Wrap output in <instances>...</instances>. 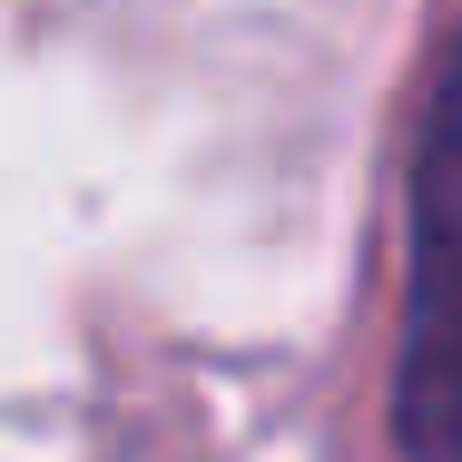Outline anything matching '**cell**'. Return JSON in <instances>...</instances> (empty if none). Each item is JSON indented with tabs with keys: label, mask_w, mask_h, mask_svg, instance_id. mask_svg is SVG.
<instances>
[{
	"label": "cell",
	"mask_w": 462,
	"mask_h": 462,
	"mask_svg": "<svg viewBox=\"0 0 462 462\" xmlns=\"http://www.w3.org/2000/svg\"><path fill=\"white\" fill-rule=\"evenodd\" d=\"M393 453L462 462V30L433 50L413 178H403V325H393Z\"/></svg>",
	"instance_id": "1"
}]
</instances>
